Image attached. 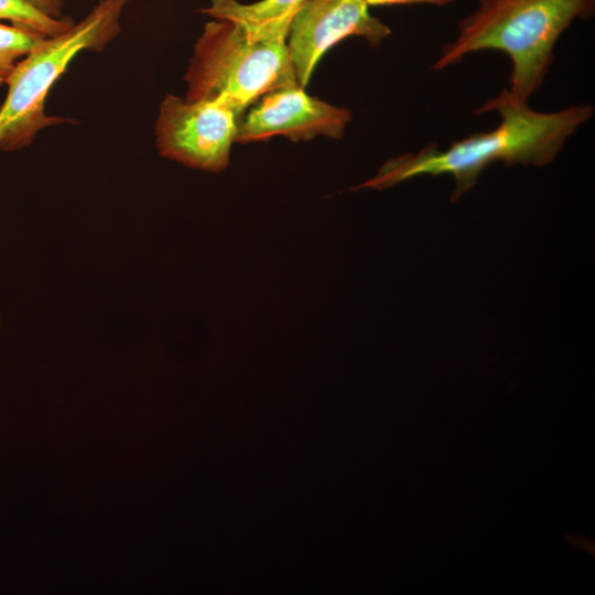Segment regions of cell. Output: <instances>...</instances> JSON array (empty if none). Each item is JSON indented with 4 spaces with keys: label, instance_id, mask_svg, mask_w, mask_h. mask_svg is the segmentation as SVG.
I'll return each instance as SVG.
<instances>
[{
    "label": "cell",
    "instance_id": "5",
    "mask_svg": "<svg viewBox=\"0 0 595 595\" xmlns=\"http://www.w3.org/2000/svg\"><path fill=\"white\" fill-rule=\"evenodd\" d=\"M237 113L218 101H188L169 94L155 122L160 154L192 169L221 172L236 140Z\"/></svg>",
    "mask_w": 595,
    "mask_h": 595
},
{
    "label": "cell",
    "instance_id": "4",
    "mask_svg": "<svg viewBox=\"0 0 595 595\" xmlns=\"http://www.w3.org/2000/svg\"><path fill=\"white\" fill-rule=\"evenodd\" d=\"M130 1L99 0L83 20L43 39L19 61L7 80L8 94L0 107V150H21L44 128L69 121L45 113L51 88L80 52H101L118 36L120 18Z\"/></svg>",
    "mask_w": 595,
    "mask_h": 595
},
{
    "label": "cell",
    "instance_id": "3",
    "mask_svg": "<svg viewBox=\"0 0 595 595\" xmlns=\"http://www.w3.org/2000/svg\"><path fill=\"white\" fill-rule=\"evenodd\" d=\"M290 23H206L184 76L185 99L218 101L238 115L271 91L300 86L286 46Z\"/></svg>",
    "mask_w": 595,
    "mask_h": 595
},
{
    "label": "cell",
    "instance_id": "6",
    "mask_svg": "<svg viewBox=\"0 0 595 595\" xmlns=\"http://www.w3.org/2000/svg\"><path fill=\"white\" fill-rule=\"evenodd\" d=\"M390 29L371 15L365 0H306L293 17L286 46L304 88L322 55L338 41L358 35L378 45Z\"/></svg>",
    "mask_w": 595,
    "mask_h": 595
},
{
    "label": "cell",
    "instance_id": "1",
    "mask_svg": "<svg viewBox=\"0 0 595 595\" xmlns=\"http://www.w3.org/2000/svg\"><path fill=\"white\" fill-rule=\"evenodd\" d=\"M497 111L499 125L454 142L445 150L429 144L416 153L387 161L378 173L357 188L383 190L419 175L451 174L452 201L469 191L482 171L495 162L542 166L551 163L565 142L594 113L591 105H575L551 112L532 109L505 88L487 100L479 112Z\"/></svg>",
    "mask_w": 595,
    "mask_h": 595
},
{
    "label": "cell",
    "instance_id": "2",
    "mask_svg": "<svg viewBox=\"0 0 595 595\" xmlns=\"http://www.w3.org/2000/svg\"><path fill=\"white\" fill-rule=\"evenodd\" d=\"M594 10L595 0H479L432 68L444 69L479 51L504 52L511 62L508 90L529 101L544 82L560 35Z\"/></svg>",
    "mask_w": 595,
    "mask_h": 595
},
{
    "label": "cell",
    "instance_id": "11",
    "mask_svg": "<svg viewBox=\"0 0 595 595\" xmlns=\"http://www.w3.org/2000/svg\"><path fill=\"white\" fill-rule=\"evenodd\" d=\"M26 3H29L31 7L35 8L36 10L41 11L42 13L54 18V19H61L63 18V7L64 2L63 0H23Z\"/></svg>",
    "mask_w": 595,
    "mask_h": 595
},
{
    "label": "cell",
    "instance_id": "8",
    "mask_svg": "<svg viewBox=\"0 0 595 595\" xmlns=\"http://www.w3.org/2000/svg\"><path fill=\"white\" fill-rule=\"evenodd\" d=\"M306 0H260L240 3L237 0H212L208 8L202 9L215 19H226L248 28L261 26L272 22L292 21Z\"/></svg>",
    "mask_w": 595,
    "mask_h": 595
},
{
    "label": "cell",
    "instance_id": "10",
    "mask_svg": "<svg viewBox=\"0 0 595 595\" xmlns=\"http://www.w3.org/2000/svg\"><path fill=\"white\" fill-rule=\"evenodd\" d=\"M45 36L17 25L0 22V86L13 72L19 61Z\"/></svg>",
    "mask_w": 595,
    "mask_h": 595
},
{
    "label": "cell",
    "instance_id": "7",
    "mask_svg": "<svg viewBox=\"0 0 595 595\" xmlns=\"http://www.w3.org/2000/svg\"><path fill=\"white\" fill-rule=\"evenodd\" d=\"M349 121L348 109L309 96L301 86L281 88L262 96L238 123L235 141L266 140L277 134L295 141L317 136L338 139Z\"/></svg>",
    "mask_w": 595,
    "mask_h": 595
},
{
    "label": "cell",
    "instance_id": "12",
    "mask_svg": "<svg viewBox=\"0 0 595 595\" xmlns=\"http://www.w3.org/2000/svg\"><path fill=\"white\" fill-rule=\"evenodd\" d=\"M368 6H390V4H414L426 3L435 6H444L453 2V0H365Z\"/></svg>",
    "mask_w": 595,
    "mask_h": 595
},
{
    "label": "cell",
    "instance_id": "9",
    "mask_svg": "<svg viewBox=\"0 0 595 595\" xmlns=\"http://www.w3.org/2000/svg\"><path fill=\"white\" fill-rule=\"evenodd\" d=\"M0 21H9L45 37L57 35L74 24L71 18H51L23 0H0Z\"/></svg>",
    "mask_w": 595,
    "mask_h": 595
}]
</instances>
